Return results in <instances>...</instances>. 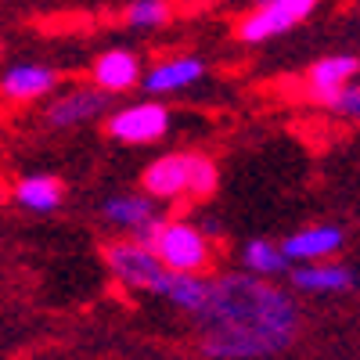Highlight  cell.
<instances>
[{
	"mask_svg": "<svg viewBox=\"0 0 360 360\" xmlns=\"http://www.w3.org/2000/svg\"><path fill=\"white\" fill-rule=\"evenodd\" d=\"M144 195L159 198H184L188 195V152H166L152 159L141 173Z\"/></svg>",
	"mask_w": 360,
	"mask_h": 360,
	"instance_id": "cell-11",
	"label": "cell"
},
{
	"mask_svg": "<svg viewBox=\"0 0 360 360\" xmlns=\"http://www.w3.org/2000/svg\"><path fill=\"white\" fill-rule=\"evenodd\" d=\"M15 202L29 213H54L65 205V184L54 173H29L15 184Z\"/></svg>",
	"mask_w": 360,
	"mask_h": 360,
	"instance_id": "cell-14",
	"label": "cell"
},
{
	"mask_svg": "<svg viewBox=\"0 0 360 360\" xmlns=\"http://www.w3.org/2000/svg\"><path fill=\"white\" fill-rule=\"evenodd\" d=\"M242 259H245V270H249V274H256V278H278V274H285V270H288V259H285L281 245L263 242V238L245 242Z\"/></svg>",
	"mask_w": 360,
	"mask_h": 360,
	"instance_id": "cell-17",
	"label": "cell"
},
{
	"mask_svg": "<svg viewBox=\"0 0 360 360\" xmlns=\"http://www.w3.org/2000/svg\"><path fill=\"white\" fill-rule=\"evenodd\" d=\"M101 259L108 266V274L130 292H155L159 295V288L169 274L159 263V256L152 252V245L141 242V238H115V242H105Z\"/></svg>",
	"mask_w": 360,
	"mask_h": 360,
	"instance_id": "cell-3",
	"label": "cell"
},
{
	"mask_svg": "<svg viewBox=\"0 0 360 360\" xmlns=\"http://www.w3.org/2000/svg\"><path fill=\"white\" fill-rule=\"evenodd\" d=\"M292 285L324 295V292H349L353 288V274L339 263H307V266H295L292 270Z\"/></svg>",
	"mask_w": 360,
	"mask_h": 360,
	"instance_id": "cell-15",
	"label": "cell"
},
{
	"mask_svg": "<svg viewBox=\"0 0 360 360\" xmlns=\"http://www.w3.org/2000/svg\"><path fill=\"white\" fill-rule=\"evenodd\" d=\"M342 249V227L335 224H317V227H303V231H292L285 242H281V252L285 259H324Z\"/></svg>",
	"mask_w": 360,
	"mask_h": 360,
	"instance_id": "cell-13",
	"label": "cell"
},
{
	"mask_svg": "<svg viewBox=\"0 0 360 360\" xmlns=\"http://www.w3.org/2000/svg\"><path fill=\"white\" fill-rule=\"evenodd\" d=\"M58 76L51 65H37V62H15L0 72V94L8 101H37L58 86Z\"/></svg>",
	"mask_w": 360,
	"mask_h": 360,
	"instance_id": "cell-12",
	"label": "cell"
},
{
	"mask_svg": "<svg viewBox=\"0 0 360 360\" xmlns=\"http://www.w3.org/2000/svg\"><path fill=\"white\" fill-rule=\"evenodd\" d=\"M205 76V62L198 54H176V58H166V62H159L155 69H148L141 76V86L148 90V94H176V90H188L195 86L198 79Z\"/></svg>",
	"mask_w": 360,
	"mask_h": 360,
	"instance_id": "cell-9",
	"label": "cell"
},
{
	"mask_svg": "<svg viewBox=\"0 0 360 360\" xmlns=\"http://www.w3.org/2000/svg\"><path fill=\"white\" fill-rule=\"evenodd\" d=\"M317 4L321 0H259L249 15L234 22V37L242 44H266V40L288 33L295 22L310 18Z\"/></svg>",
	"mask_w": 360,
	"mask_h": 360,
	"instance_id": "cell-4",
	"label": "cell"
},
{
	"mask_svg": "<svg viewBox=\"0 0 360 360\" xmlns=\"http://www.w3.org/2000/svg\"><path fill=\"white\" fill-rule=\"evenodd\" d=\"M173 18L169 0H130L127 8V22L134 29H162Z\"/></svg>",
	"mask_w": 360,
	"mask_h": 360,
	"instance_id": "cell-19",
	"label": "cell"
},
{
	"mask_svg": "<svg viewBox=\"0 0 360 360\" xmlns=\"http://www.w3.org/2000/svg\"><path fill=\"white\" fill-rule=\"evenodd\" d=\"M108 98L101 86H69L58 98H51V105L44 108V127L47 130H76L86 127L94 119L108 115Z\"/></svg>",
	"mask_w": 360,
	"mask_h": 360,
	"instance_id": "cell-6",
	"label": "cell"
},
{
	"mask_svg": "<svg viewBox=\"0 0 360 360\" xmlns=\"http://www.w3.org/2000/svg\"><path fill=\"white\" fill-rule=\"evenodd\" d=\"M141 242L152 245L159 263L173 274H205L213 266V242L191 220H159Z\"/></svg>",
	"mask_w": 360,
	"mask_h": 360,
	"instance_id": "cell-2",
	"label": "cell"
},
{
	"mask_svg": "<svg viewBox=\"0 0 360 360\" xmlns=\"http://www.w3.org/2000/svg\"><path fill=\"white\" fill-rule=\"evenodd\" d=\"M141 76H144L141 54L130 47H112L90 65V83L101 86L105 94H127V90L141 86Z\"/></svg>",
	"mask_w": 360,
	"mask_h": 360,
	"instance_id": "cell-8",
	"label": "cell"
},
{
	"mask_svg": "<svg viewBox=\"0 0 360 360\" xmlns=\"http://www.w3.org/2000/svg\"><path fill=\"white\" fill-rule=\"evenodd\" d=\"M217 188H220L217 162L202 152H188V198H209Z\"/></svg>",
	"mask_w": 360,
	"mask_h": 360,
	"instance_id": "cell-18",
	"label": "cell"
},
{
	"mask_svg": "<svg viewBox=\"0 0 360 360\" xmlns=\"http://www.w3.org/2000/svg\"><path fill=\"white\" fill-rule=\"evenodd\" d=\"M162 299H169V303L176 310H188V314H198L202 303H205V295H209V281L202 274H166L162 288H159Z\"/></svg>",
	"mask_w": 360,
	"mask_h": 360,
	"instance_id": "cell-16",
	"label": "cell"
},
{
	"mask_svg": "<svg viewBox=\"0 0 360 360\" xmlns=\"http://www.w3.org/2000/svg\"><path fill=\"white\" fill-rule=\"evenodd\" d=\"M328 108H332L339 119H346V123H360V83H346Z\"/></svg>",
	"mask_w": 360,
	"mask_h": 360,
	"instance_id": "cell-20",
	"label": "cell"
},
{
	"mask_svg": "<svg viewBox=\"0 0 360 360\" xmlns=\"http://www.w3.org/2000/svg\"><path fill=\"white\" fill-rule=\"evenodd\" d=\"M169 108L155 98L148 101H134V105H123L108 112L105 119V134L112 141H123V144H152L159 137L169 134Z\"/></svg>",
	"mask_w": 360,
	"mask_h": 360,
	"instance_id": "cell-5",
	"label": "cell"
},
{
	"mask_svg": "<svg viewBox=\"0 0 360 360\" xmlns=\"http://www.w3.org/2000/svg\"><path fill=\"white\" fill-rule=\"evenodd\" d=\"M195 317L198 346L209 360H266L299 335L295 299L256 274H220Z\"/></svg>",
	"mask_w": 360,
	"mask_h": 360,
	"instance_id": "cell-1",
	"label": "cell"
},
{
	"mask_svg": "<svg viewBox=\"0 0 360 360\" xmlns=\"http://www.w3.org/2000/svg\"><path fill=\"white\" fill-rule=\"evenodd\" d=\"M360 72V58L356 54H328L321 62H314L303 76V94L317 105H332V98L346 83H353Z\"/></svg>",
	"mask_w": 360,
	"mask_h": 360,
	"instance_id": "cell-7",
	"label": "cell"
},
{
	"mask_svg": "<svg viewBox=\"0 0 360 360\" xmlns=\"http://www.w3.org/2000/svg\"><path fill=\"white\" fill-rule=\"evenodd\" d=\"M101 217L119 231H134L137 238H144L162 220L152 195H112V198L101 202Z\"/></svg>",
	"mask_w": 360,
	"mask_h": 360,
	"instance_id": "cell-10",
	"label": "cell"
}]
</instances>
